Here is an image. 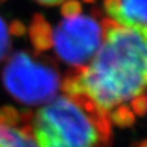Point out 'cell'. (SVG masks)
Masks as SVG:
<instances>
[{"instance_id":"11","label":"cell","mask_w":147,"mask_h":147,"mask_svg":"<svg viewBox=\"0 0 147 147\" xmlns=\"http://www.w3.org/2000/svg\"><path fill=\"white\" fill-rule=\"evenodd\" d=\"M136 147H147V139H146V140L140 141L139 144H137V146H136Z\"/></svg>"},{"instance_id":"3","label":"cell","mask_w":147,"mask_h":147,"mask_svg":"<svg viewBox=\"0 0 147 147\" xmlns=\"http://www.w3.org/2000/svg\"><path fill=\"white\" fill-rule=\"evenodd\" d=\"M3 84L16 101L38 105L58 95L63 79L50 60L27 51H18L9 57L4 67Z\"/></svg>"},{"instance_id":"9","label":"cell","mask_w":147,"mask_h":147,"mask_svg":"<svg viewBox=\"0 0 147 147\" xmlns=\"http://www.w3.org/2000/svg\"><path fill=\"white\" fill-rule=\"evenodd\" d=\"M130 108L134 115L144 116L147 111V95L141 94L130 102Z\"/></svg>"},{"instance_id":"5","label":"cell","mask_w":147,"mask_h":147,"mask_svg":"<svg viewBox=\"0 0 147 147\" xmlns=\"http://www.w3.org/2000/svg\"><path fill=\"white\" fill-rule=\"evenodd\" d=\"M0 147H38L31 129L30 111L0 108Z\"/></svg>"},{"instance_id":"4","label":"cell","mask_w":147,"mask_h":147,"mask_svg":"<svg viewBox=\"0 0 147 147\" xmlns=\"http://www.w3.org/2000/svg\"><path fill=\"white\" fill-rule=\"evenodd\" d=\"M104 36L103 21L86 14H73L50 29V47L69 72L87 66L100 49Z\"/></svg>"},{"instance_id":"6","label":"cell","mask_w":147,"mask_h":147,"mask_svg":"<svg viewBox=\"0 0 147 147\" xmlns=\"http://www.w3.org/2000/svg\"><path fill=\"white\" fill-rule=\"evenodd\" d=\"M103 5L113 21L147 28V0H104Z\"/></svg>"},{"instance_id":"7","label":"cell","mask_w":147,"mask_h":147,"mask_svg":"<svg viewBox=\"0 0 147 147\" xmlns=\"http://www.w3.org/2000/svg\"><path fill=\"white\" fill-rule=\"evenodd\" d=\"M110 121L118 127H130L136 122V115L129 105H123L110 113Z\"/></svg>"},{"instance_id":"10","label":"cell","mask_w":147,"mask_h":147,"mask_svg":"<svg viewBox=\"0 0 147 147\" xmlns=\"http://www.w3.org/2000/svg\"><path fill=\"white\" fill-rule=\"evenodd\" d=\"M37 3L42 4V5H45V6H55V5H59V4H63L66 0H36Z\"/></svg>"},{"instance_id":"2","label":"cell","mask_w":147,"mask_h":147,"mask_svg":"<svg viewBox=\"0 0 147 147\" xmlns=\"http://www.w3.org/2000/svg\"><path fill=\"white\" fill-rule=\"evenodd\" d=\"M109 114L82 94L64 93L31 114L38 147H110Z\"/></svg>"},{"instance_id":"12","label":"cell","mask_w":147,"mask_h":147,"mask_svg":"<svg viewBox=\"0 0 147 147\" xmlns=\"http://www.w3.org/2000/svg\"><path fill=\"white\" fill-rule=\"evenodd\" d=\"M86 1H93V0H86Z\"/></svg>"},{"instance_id":"8","label":"cell","mask_w":147,"mask_h":147,"mask_svg":"<svg viewBox=\"0 0 147 147\" xmlns=\"http://www.w3.org/2000/svg\"><path fill=\"white\" fill-rule=\"evenodd\" d=\"M11 35L12 31L5 20L0 16V63H1L11 49Z\"/></svg>"},{"instance_id":"1","label":"cell","mask_w":147,"mask_h":147,"mask_svg":"<svg viewBox=\"0 0 147 147\" xmlns=\"http://www.w3.org/2000/svg\"><path fill=\"white\" fill-rule=\"evenodd\" d=\"M102 21L100 49L87 66L67 73L61 89L87 96L110 115L147 89V28Z\"/></svg>"}]
</instances>
